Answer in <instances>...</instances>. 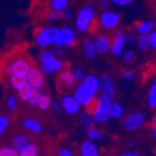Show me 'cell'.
I'll use <instances>...</instances> for the list:
<instances>
[{"label": "cell", "instance_id": "31", "mask_svg": "<svg viewBox=\"0 0 156 156\" xmlns=\"http://www.w3.org/2000/svg\"><path fill=\"white\" fill-rule=\"evenodd\" d=\"M6 104H7V107L10 112H12V113L15 112L18 108V97L16 95H13V94L9 95L7 97Z\"/></svg>", "mask_w": 156, "mask_h": 156}, {"label": "cell", "instance_id": "33", "mask_svg": "<svg viewBox=\"0 0 156 156\" xmlns=\"http://www.w3.org/2000/svg\"><path fill=\"white\" fill-rule=\"evenodd\" d=\"M9 123H10V120L8 116L0 114V138L3 136V135L9 128Z\"/></svg>", "mask_w": 156, "mask_h": 156}, {"label": "cell", "instance_id": "24", "mask_svg": "<svg viewBox=\"0 0 156 156\" xmlns=\"http://www.w3.org/2000/svg\"><path fill=\"white\" fill-rule=\"evenodd\" d=\"M32 90H33V88L28 83H26L23 87H21L19 90L16 91L18 98L23 102H27L28 98H29V96L32 93Z\"/></svg>", "mask_w": 156, "mask_h": 156}, {"label": "cell", "instance_id": "17", "mask_svg": "<svg viewBox=\"0 0 156 156\" xmlns=\"http://www.w3.org/2000/svg\"><path fill=\"white\" fill-rule=\"evenodd\" d=\"M23 129L27 132H30L33 134H40L43 130V126L42 124L36 119L33 118H27L23 121L22 123Z\"/></svg>", "mask_w": 156, "mask_h": 156}, {"label": "cell", "instance_id": "16", "mask_svg": "<svg viewBox=\"0 0 156 156\" xmlns=\"http://www.w3.org/2000/svg\"><path fill=\"white\" fill-rule=\"evenodd\" d=\"M100 150L94 143V141L88 139L80 144V156H100Z\"/></svg>", "mask_w": 156, "mask_h": 156}, {"label": "cell", "instance_id": "3", "mask_svg": "<svg viewBox=\"0 0 156 156\" xmlns=\"http://www.w3.org/2000/svg\"><path fill=\"white\" fill-rule=\"evenodd\" d=\"M38 61L39 68L45 76L58 73L65 67V62L56 57L49 49H42L38 54Z\"/></svg>", "mask_w": 156, "mask_h": 156}, {"label": "cell", "instance_id": "22", "mask_svg": "<svg viewBox=\"0 0 156 156\" xmlns=\"http://www.w3.org/2000/svg\"><path fill=\"white\" fill-rule=\"evenodd\" d=\"M154 27V23L151 21L139 22L136 24V31L139 35H149Z\"/></svg>", "mask_w": 156, "mask_h": 156}, {"label": "cell", "instance_id": "8", "mask_svg": "<svg viewBox=\"0 0 156 156\" xmlns=\"http://www.w3.org/2000/svg\"><path fill=\"white\" fill-rule=\"evenodd\" d=\"M76 82L77 80L74 77L73 70L69 67H64L61 71L58 72L56 84H57L59 92L62 94H67L68 92L74 90Z\"/></svg>", "mask_w": 156, "mask_h": 156}, {"label": "cell", "instance_id": "2", "mask_svg": "<svg viewBox=\"0 0 156 156\" xmlns=\"http://www.w3.org/2000/svg\"><path fill=\"white\" fill-rule=\"evenodd\" d=\"M111 102L109 99L99 95L95 98V100L91 103L86 108L94 120L96 124H105L111 118L110 115V105Z\"/></svg>", "mask_w": 156, "mask_h": 156}, {"label": "cell", "instance_id": "34", "mask_svg": "<svg viewBox=\"0 0 156 156\" xmlns=\"http://www.w3.org/2000/svg\"><path fill=\"white\" fill-rule=\"evenodd\" d=\"M0 156H19V151L11 146L0 147Z\"/></svg>", "mask_w": 156, "mask_h": 156}, {"label": "cell", "instance_id": "41", "mask_svg": "<svg viewBox=\"0 0 156 156\" xmlns=\"http://www.w3.org/2000/svg\"><path fill=\"white\" fill-rule=\"evenodd\" d=\"M58 156H76V155L68 148H61L58 151Z\"/></svg>", "mask_w": 156, "mask_h": 156}, {"label": "cell", "instance_id": "21", "mask_svg": "<svg viewBox=\"0 0 156 156\" xmlns=\"http://www.w3.org/2000/svg\"><path fill=\"white\" fill-rule=\"evenodd\" d=\"M38 155H39V147L37 144L31 142H29L22 150L19 151V156H38Z\"/></svg>", "mask_w": 156, "mask_h": 156}, {"label": "cell", "instance_id": "19", "mask_svg": "<svg viewBox=\"0 0 156 156\" xmlns=\"http://www.w3.org/2000/svg\"><path fill=\"white\" fill-rule=\"evenodd\" d=\"M7 78H8V84L15 91L19 90L21 87H23V85H25L27 83L26 76H20V75L12 74Z\"/></svg>", "mask_w": 156, "mask_h": 156}, {"label": "cell", "instance_id": "20", "mask_svg": "<svg viewBox=\"0 0 156 156\" xmlns=\"http://www.w3.org/2000/svg\"><path fill=\"white\" fill-rule=\"evenodd\" d=\"M29 142H30L29 137H28L25 134L21 133V134H18L13 136V138L11 139V142H10V146L19 151Z\"/></svg>", "mask_w": 156, "mask_h": 156}, {"label": "cell", "instance_id": "28", "mask_svg": "<svg viewBox=\"0 0 156 156\" xmlns=\"http://www.w3.org/2000/svg\"><path fill=\"white\" fill-rule=\"evenodd\" d=\"M47 22L49 23H54L58 22L63 19V11L60 10H55V9H50L47 14L45 15Z\"/></svg>", "mask_w": 156, "mask_h": 156}, {"label": "cell", "instance_id": "37", "mask_svg": "<svg viewBox=\"0 0 156 156\" xmlns=\"http://www.w3.org/2000/svg\"><path fill=\"white\" fill-rule=\"evenodd\" d=\"M92 117V114L91 113L85 108V109H83V110H80V112H79V121L81 122V123H83L85 121H87L88 119H90Z\"/></svg>", "mask_w": 156, "mask_h": 156}, {"label": "cell", "instance_id": "1", "mask_svg": "<svg viewBox=\"0 0 156 156\" xmlns=\"http://www.w3.org/2000/svg\"><path fill=\"white\" fill-rule=\"evenodd\" d=\"M81 83L75 86L73 95L81 107L86 108L97 97L99 91V79L94 75L85 76Z\"/></svg>", "mask_w": 156, "mask_h": 156}, {"label": "cell", "instance_id": "14", "mask_svg": "<svg viewBox=\"0 0 156 156\" xmlns=\"http://www.w3.org/2000/svg\"><path fill=\"white\" fill-rule=\"evenodd\" d=\"M125 42V35L122 29H119L117 30L114 39L111 42V48H110V51L116 55L119 56L122 53L123 51V48H124V44Z\"/></svg>", "mask_w": 156, "mask_h": 156}, {"label": "cell", "instance_id": "9", "mask_svg": "<svg viewBox=\"0 0 156 156\" xmlns=\"http://www.w3.org/2000/svg\"><path fill=\"white\" fill-rule=\"evenodd\" d=\"M121 18L118 14L111 10H103V12L98 17V25L103 30L111 31L119 26Z\"/></svg>", "mask_w": 156, "mask_h": 156}, {"label": "cell", "instance_id": "10", "mask_svg": "<svg viewBox=\"0 0 156 156\" xmlns=\"http://www.w3.org/2000/svg\"><path fill=\"white\" fill-rule=\"evenodd\" d=\"M146 122V117L144 113L140 111L133 112L131 114L126 115L122 120L124 129L129 132H135L142 128Z\"/></svg>", "mask_w": 156, "mask_h": 156}, {"label": "cell", "instance_id": "51", "mask_svg": "<svg viewBox=\"0 0 156 156\" xmlns=\"http://www.w3.org/2000/svg\"><path fill=\"white\" fill-rule=\"evenodd\" d=\"M128 147H129L130 149L135 148V143H134V142H132V141H130V142L128 143Z\"/></svg>", "mask_w": 156, "mask_h": 156}, {"label": "cell", "instance_id": "13", "mask_svg": "<svg viewBox=\"0 0 156 156\" xmlns=\"http://www.w3.org/2000/svg\"><path fill=\"white\" fill-rule=\"evenodd\" d=\"M59 102L61 104L63 111L67 115L74 116L79 114V112L80 111L81 106L74 97V95L66 94L61 97Z\"/></svg>", "mask_w": 156, "mask_h": 156}, {"label": "cell", "instance_id": "42", "mask_svg": "<svg viewBox=\"0 0 156 156\" xmlns=\"http://www.w3.org/2000/svg\"><path fill=\"white\" fill-rule=\"evenodd\" d=\"M149 39H150L151 48L156 51V31H151L149 34Z\"/></svg>", "mask_w": 156, "mask_h": 156}, {"label": "cell", "instance_id": "4", "mask_svg": "<svg viewBox=\"0 0 156 156\" xmlns=\"http://www.w3.org/2000/svg\"><path fill=\"white\" fill-rule=\"evenodd\" d=\"M32 66L31 60L26 56H16L3 66L2 73L5 77H9L12 74L26 76Z\"/></svg>", "mask_w": 156, "mask_h": 156}, {"label": "cell", "instance_id": "7", "mask_svg": "<svg viewBox=\"0 0 156 156\" xmlns=\"http://www.w3.org/2000/svg\"><path fill=\"white\" fill-rule=\"evenodd\" d=\"M77 33L72 27L65 25L59 28L54 46L59 48H71L77 44Z\"/></svg>", "mask_w": 156, "mask_h": 156}, {"label": "cell", "instance_id": "18", "mask_svg": "<svg viewBox=\"0 0 156 156\" xmlns=\"http://www.w3.org/2000/svg\"><path fill=\"white\" fill-rule=\"evenodd\" d=\"M82 49H83V52L85 57H86L88 60H93L96 54H97V51L94 45V40H92L89 37H85L82 40Z\"/></svg>", "mask_w": 156, "mask_h": 156}, {"label": "cell", "instance_id": "30", "mask_svg": "<svg viewBox=\"0 0 156 156\" xmlns=\"http://www.w3.org/2000/svg\"><path fill=\"white\" fill-rule=\"evenodd\" d=\"M87 137L89 140L94 141V142L99 141L103 137V132L100 129H98L97 127H94L92 129L87 130Z\"/></svg>", "mask_w": 156, "mask_h": 156}, {"label": "cell", "instance_id": "47", "mask_svg": "<svg viewBox=\"0 0 156 156\" xmlns=\"http://www.w3.org/2000/svg\"><path fill=\"white\" fill-rule=\"evenodd\" d=\"M135 35L134 34H128L125 37V42L126 43H132L135 41Z\"/></svg>", "mask_w": 156, "mask_h": 156}, {"label": "cell", "instance_id": "6", "mask_svg": "<svg viewBox=\"0 0 156 156\" xmlns=\"http://www.w3.org/2000/svg\"><path fill=\"white\" fill-rule=\"evenodd\" d=\"M58 32L59 28L56 26H45L40 28L35 37L36 45L41 49H48L54 45Z\"/></svg>", "mask_w": 156, "mask_h": 156}, {"label": "cell", "instance_id": "23", "mask_svg": "<svg viewBox=\"0 0 156 156\" xmlns=\"http://www.w3.org/2000/svg\"><path fill=\"white\" fill-rule=\"evenodd\" d=\"M51 102H52L51 96L47 93H42V94L39 98L37 108L42 111H47L51 108Z\"/></svg>", "mask_w": 156, "mask_h": 156}, {"label": "cell", "instance_id": "26", "mask_svg": "<svg viewBox=\"0 0 156 156\" xmlns=\"http://www.w3.org/2000/svg\"><path fill=\"white\" fill-rule=\"evenodd\" d=\"M110 115L113 119L118 120L123 116V108L118 102H111L110 105Z\"/></svg>", "mask_w": 156, "mask_h": 156}, {"label": "cell", "instance_id": "50", "mask_svg": "<svg viewBox=\"0 0 156 156\" xmlns=\"http://www.w3.org/2000/svg\"><path fill=\"white\" fill-rule=\"evenodd\" d=\"M151 125H156V113H155L154 116L151 119Z\"/></svg>", "mask_w": 156, "mask_h": 156}, {"label": "cell", "instance_id": "25", "mask_svg": "<svg viewBox=\"0 0 156 156\" xmlns=\"http://www.w3.org/2000/svg\"><path fill=\"white\" fill-rule=\"evenodd\" d=\"M42 90H39V89H33L32 90V93L28 98L27 100V104L30 108H37V105H38V101H39V98L42 94Z\"/></svg>", "mask_w": 156, "mask_h": 156}, {"label": "cell", "instance_id": "29", "mask_svg": "<svg viewBox=\"0 0 156 156\" xmlns=\"http://www.w3.org/2000/svg\"><path fill=\"white\" fill-rule=\"evenodd\" d=\"M148 104L151 108H156V80L152 82L148 94Z\"/></svg>", "mask_w": 156, "mask_h": 156}, {"label": "cell", "instance_id": "5", "mask_svg": "<svg viewBox=\"0 0 156 156\" xmlns=\"http://www.w3.org/2000/svg\"><path fill=\"white\" fill-rule=\"evenodd\" d=\"M96 11L93 6H85L81 8L76 15L75 25L76 29L80 33H85L91 30L92 25L95 21Z\"/></svg>", "mask_w": 156, "mask_h": 156}, {"label": "cell", "instance_id": "39", "mask_svg": "<svg viewBox=\"0 0 156 156\" xmlns=\"http://www.w3.org/2000/svg\"><path fill=\"white\" fill-rule=\"evenodd\" d=\"M75 13L71 10V9H66L63 11V19L66 22H69V21H72L74 18H75Z\"/></svg>", "mask_w": 156, "mask_h": 156}, {"label": "cell", "instance_id": "36", "mask_svg": "<svg viewBox=\"0 0 156 156\" xmlns=\"http://www.w3.org/2000/svg\"><path fill=\"white\" fill-rule=\"evenodd\" d=\"M122 77L126 80H129V81H134L136 80V75L133 71L129 69H123L122 70Z\"/></svg>", "mask_w": 156, "mask_h": 156}, {"label": "cell", "instance_id": "46", "mask_svg": "<svg viewBox=\"0 0 156 156\" xmlns=\"http://www.w3.org/2000/svg\"><path fill=\"white\" fill-rule=\"evenodd\" d=\"M96 2L103 10H108L109 9V7H110L109 0H96Z\"/></svg>", "mask_w": 156, "mask_h": 156}, {"label": "cell", "instance_id": "52", "mask_svg": "<svg viewBox=\"0 0 156 156\" xmlns=\"http://www.w3.org/2000/svg\"><path fill=\"white\" fill-rule=\"evenodd\" d=\"M155 23H156V18H155Z\"/></svg>", "mask_w": 156, "mask_h": 156}, {"label": "cell", "instance_id": "12", "mask_svg": "<svg viewBox=\"0 0 156 156\" xmlns=\"http://www.w3.org/2000/svg\"><path fill=\"white\" fill-rule=\"evenodd\" d=\"M45 75L42 73L39 67L36 66H32L29 72L26 75L27 83L30 85L33 89H39L43 90L45 88L46 81H45Z\"/></svg>", "mask_w": 156, "mask_h": 156}, {"label": "cell", "instance_id": "40", "mask_svg": "<svg viewBox=\"0 0 156 156\" xmlns=\"http://www.w3.org/2000/svg\"><path fill=\"white\" fill-rule=\"evenodd\" d=\"M73 74H74V77L77 80V82H80L82 81V80L84 79L85 75H84V72L82 71V70L80 68H75L73 70Z\"/></svg>", "mask_w": 156, "mask_h": 156}, {"label": "cell", "instance_id": "48", "mask_svg": "<svg viewBox=\"0 0 156 156\" xmlns=\"http://www.w3.org/2000/svg\"><path fill=\"white\" fill-rule=\"evenodd\" d=\"M119 156H139V154L136 151H127V152H123L120 154Z\"/></svg>", "mask_w": 156, "mask_h": 156}, {"label": "cell", "instance_id": "44", "mask_svg": "<svg viewBox=\"0 0 156 156\" xmlns=\"http://www.w3.org/2000/svg\"><path fill=\"white\" fill-rule=\"evenodd\" d=\"M82 124H83V126H84V128H85V129H87V130L94 128V127H95V125H96V123H95L94 120L93 119V117H91V118L88 119L87 121H85Z\"/></svg>", "mask_w": 156, "mask_h": 156}, {"label": "cell", "instance_id": "43", "mask_svg": "<svg viewBox=\"0 0 156 156\" xmlns=\"http://www.w3.org/2000/svg\"><path fill=\"white\" fill-rule=\"evenodd\" d=\"M133 59H134V51H133L129 50V51H127L124 52V54H123V60H124L125 63H127V64L131 63L133 61Z\"/></svg>", "mask_w": 156, "mask_h": 156}, {"label": "cell", "instance_id": "15", "mask_svg": "<svg viewBox=\"0 0 156 156\" xmlns=\"http://www.w3.org/2000/svg\"><path fill=\"white\" fill-rule=\"evenodd\" d=\"M96 51L100 54H106L110 51L111 48V40L107 35H99L94 40Z\"/></svg>", "mask_w": 156, "mask_h": 156}, {"label": "cell", "instance_id": "49", "mask_svg": "<svg viewBox=\"0 0 156 156\" xmlns=\"http://www.w3.org/2000/svg\"><path fill=\"white\" fill-rule=\"evenodd\" d=\"M151 136L156 141V125H151Z\"/></svg>", "mask_w": 156, "mask_h": 156}, {"label": "cell", "instance_id": "38", "mask_svg": "<svg viewBox=\"0 0 156 156\" xmlns=\"http://www.w3.org/2000/svg\"><path fill=\"white\" fill-rule=\"evenodd\" d=\"M51 108H52L53 112L55 113L56 115H61V114H62V112H63L61 104H60V102L57 101V100H52Z\"/></svg>", "mask_w": 156, "mask_h": 156}, {"label": "cell", "instance_id": "32", "mask_svg": "<svg viewBox=\"0 0 156 156\" xmlns=\"http://www.w3.org/2000/svg\"><path fill=\"white\" fill-rule=\"evenodd\" d=\"M137 47L140 50L146 51L150 49V39H149V35H140L139 37L137 38Z\"/></svg>", "mask_w": 156, "mask_h": 156}, {"label": "cell", "instance_id": "45", "mask_svg": "<svg viewBox=\"0 0 156 156\" xmlns=\"http://www.w3.org/2000/svg\"><path fill=\"white\" fill-rule=\"evenodd\" d=\"M109 2L116 6H127L133 2V0H109Z\"/></svg>", "mask_w": 156, "mask_h": 156}, {"label": "cell", "instance_id": "35", "mask_svg": "<svg viewBox=\"0 0 156 156\" xmlns=\"http://www.w3.org/2000/svg\"><path fill=\"white\" fill-rule=\"evenodd\" d=\"M52 52L53 54L56 56L57 58L61 59V60H64L66 59L67 56H68V52L65 49V48H59V47H55L53 50H52Z\"/></svg>", "mask_w": 156, "mask_h": 156}, {"label": "cell", "instance_id": "11", "mask_svg": "<svg viewBox=\"0 0 156 156\" xmlns=\"http://www.w3.org/2000/svg\"><path fill=\"white\" fill-rule=\"evenodd\" d=\"M99 79V91L98 93L100 94L101 96H104L110 101H112L115 98L116 90H115V85L113 82L112 78L108 74H103Z\"/></svg>", "mask_w": 156, "mask_h": 156}, {"label": "cell", "instance_id": "27", "mask_svg": "<svg viewBox=\"0 0 156 156\" xmlns=\"http://www.w3.org/2000/svg\"><path fill=\"white\" fill-rule=\"evenodd\" d=\"M51 9L64 11L69 8V0H50Z\"/></svg>", "mask_w": 156, "mask_h": 156}]
</instances>
